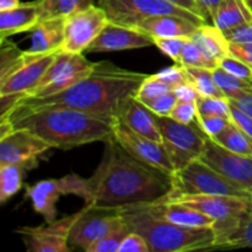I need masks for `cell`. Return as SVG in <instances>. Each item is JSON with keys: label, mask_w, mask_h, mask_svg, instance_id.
<instances>
[{"label": "cell", "mask_w": 252, "mask_h": 252, "mask_svg": "<svg viewBox=\"0 0 252 252\" xmlns=\"http://www.w3.org/2000/svg\"><path fill=\"white\" fill-rule=\"evenodd\" d=\"M94 175L86 179L85 206L123 208L164 198L172 189L167 175L126 152L111 137Z\"/></svg>", "instance_id": "1"}, {"label": "cell", "mask_w": 252, "mask_h": 252, "mask_svg": "<svg viewBox=\"0 0 252 252\" xmlns=\"http://www.w3.org/2000/svg\"><path fill=\"white\" fill-rule=\"evenodd\" d=\"M148 78V74L127 70L107 61L98 62L85 78L66 90L47 97H27L20 100L1 120L46 108H74L117 120L125 103Z\"/></svg>", "instance_id": "2"}, {"label": "cell", "mask_w": 252, "mask_h": 252, "mask_svg": "<svg viewBox=\"0 0 252 252\" xmlns=\"http://www.w3.org/2000/svg\"><path fill=\"white\" fill-rule=\"evenodd\" d=\"M6 121L12 129L22 128L38 135L52 148L68 150L112 137L116 120L74 108H46ZM1 122V121H0Z\"/></svg>", "instance_id": "3"}, {"label": "cell", "mask_w": 252, "mask_h": 252, "mask_svg": "<svg viewBox=\"0 0 252 252\" xmlns=\"http://www.w3.org/2000/svg\"><path fill=\"white\" fill-rule=\"evenodd\" d=\"M130 230L144 236L150 252L214 250L217 235L213 228H184L155 218L142 204L121 208Z\"/></svg>", "instance_id": "4"}, {"label": "cell", "mask_w": 252, "mask_h": 252, "mask_svg": "<svg viewBox=\"0 0 252 252\" xmlns=\"http://www.w3.org/2000/svg\"><path fill=\"white\" fill-rule=\"evenodd\" d=\"M172 189L169 194H216L252 199L250 192L239 189L211 166L196 159L171 175Z\"/></svg>", "instance_id": "5"}, {"label": "cell", "mask_w": 252, "mask_h": 252, "mask_svg": "<svg viewBox=\"0 0 252 252\" xmlns=\"http://www.w3.org/2000/svg\"><path fill=\"white\" fill-rule=\"evenodd\" d=\"M98 6L105 10L111 22L132 29L143 20L158 15H177L199 25L208 24L202 16L169 0H98Z\"/></svg>", "instance_id": "6"}, {"label": "cell", "mask_w": 252, "mask_h": 252, "mask_svg": "<svg viewBox=\"0 0 252 252\" xmlns=\"http://www.w3.org/2000/svg\"><path fill=\"white\" fill-rule=\"evenodd\" d=\"M158 125L162 137V144L169 153L175 170L186 166L199 159L208 137L198 123L185 125L170 116H158Z\"/></svg>", "instance_id": "7"}, {"label": "cell", "mask_w": 252, "mask_h": 252, "mask_svg": "<svg viewBox=\"0 0 252 252\" xmlns=\"http://www.w3.org/2000/svg\"><path fill=\"white\" fill-rule=\"evenodd\" d=\"M164 199L185 204L216 220L214 230L230 228L251 213L252 199L216 194H166Z\"/></svg>", "instance_id": "8"}, {"label": "cell", "mask_w": 252, "mask_h": 252, "mask_svg": "<svg viewBox=\"0 0 252 252\" xmlns=\"http://www.w3.org/2000/svg\"><path fill=\"white\" fill-rule=\"evenodd\" d=\"M96 64L86 59L83 54L59 52L36 90L27 97H47L62 93L85 78L95 69ZM22 100V98H21ZM19 102V101H17Z\"/></svg>", "instance_id": "9"}, {"label": "cell", "mask_w": 252, "mask_h": 252, "mask_svg": "<svg viewBox=\"0 0 252 252\" xmlns=\"http://www.w3.org/2000/svg\"><path fill=\"white\" fill-rule=\"evenodd\" d=\"M107 14L95 4L65 17L62 52L83 54L108 25Z\"/></svg>", "instance_id": "10"}, {"label": "cell", "mask_w": 252, "mask_h": 252, "mask_svg": "<svg viewBox=\"0 0 252 252\" xmlns=\"http://www.w3.org/2000/svg\"><path fill=\"white\" fill-rule=\"evenodd\" d=\"M125 221L121 208L84 206L80 217L69 234V245L86 250L91 244L117 229Z\"/></svg>", "instance_id": "11"}, {"label": "cell", "mask_w": 252, "mask_h": 252, "mask_svg": "<svg viewBox=\"0 0 252 252\" xmlns=\"http://www.w3.org/2000/svg\"><path fill=\"white\" fill-rule=\"evenodd\" d=\"M199 159L236 187L252 194V157L230 152L208 138Z\"/></svg>", "instance_id": "12"}, {"label": "cell", "mask_w": 252, "mask_h": 252, "mask_svg": "<svg viewBox=\"0 0 252 252\" xmlns=\"http://www.w3.org/2000/svg\"><path fill=\"white\" fill-rule=\"evenodd\" d=\"M81 214V209L71 216L39 226H22L16 233L21 236L29 252H69V234Z\"/></svg>", "instance_id": "13"}, {"label": "cell", "mask_w": 252, "mask_h": 252, "mask_svg": "<svg viewBox=\"0 0 252 252\" xmlns=\"http://www.w3.org/2000/svg\"><path fill=\"white\" fill-rule=\"evenodd\" d=\"M112 137L123 149L132 157L167 175L175 172V166L164 144L133 132L132 129L120 122L113 123Z\"/></svg>", "instance_id": "14"}, {"label": "cell", "mask_w": 252, "mask_h": 252, "mask_svg": "<svg viewBox=\"0 0 252 252\" xmlns=\"http://www.w3.org/2000/svg\"><path fill=\"white\" fill-rule=\"evenodd\" d=\"M51 145L34 133L17 128L0 138V164H17L26 170L37 166V159Z\"/></svg>", "instance_id": "15"}, {"label": "cell", "mask_w": 252, "mask_h": 252, "mask_svg": "<svg viewBox=\"0 0 252 252\" xmlns=\"http://www.w3.org/2000/svg\"><path fill=\"white\" fill-rule=\"evenodd\" d=\"M58 53L32 54L27 52L25 63L10 75L0 79V96H19L20 101L33 93Z\"/></svg>", "instance_id": "16"}, {"label": "cell", "mask_w": 252, "mask_h": 252, "mask_svg": "<svg viewBox=\"0 0 252 252\" xmlns=\"http://www.w3.org/2000/svg\"><path fill=\"white\" fill-rule=\"evenodd\" d=\"M78 189V175L70 174L62 179L42 180L26 187V198L31 201L34 212L43 217L46 223L57 218V203L62 196L74 194Z\"/></svg>", "instance_id": "17"}, {"label": "cell", "mask_w": 252, "mask_h": 252, "mask_svg": "<svg viewBox=\"0 0 252 252\" xmlns=\"http://www.w3.org/2000/svg\"><path fill=\"white\" fill-rule=\"evenodd\" d=\"M154 46V39L139 30L108 22L97 38L88 48V53L127 51Z\"/></svg>", "instance_id": "18"}, {"label": "cell", "mask_w": 252, "mask_h": 252, "mask_svg": "<svg viewBox=\"0 0 252 252\" xmlns=\"http://www.w3.org/2000/svg\"><path fill=\"white\" fill-rule=\"evenodd\" d=\"M142 206L155 218L184 228L202 229L214 228L216 225V220L202 212L185 204L166 201L164 198L152 203H143Z\"/></svg>", "instance_id": "19"}, {"label": "cell", "mask_w": 252, "mask_h": 252, "mask_svg": "<svg viewBox=\"0 0 252 252\" xmlns=\"http://www.w3.org/2000/svg\"><path fill=\"white\" fill-rule=\"evenodd\" d=\"M117 120L133 132L155 142L162 143L161 132L158 125V116L134 96L125 103L118 113Z\"/></svg>", "instance_id": "20"}, {"label": "cell", "mask_w": 252, "mask_h": 252, "mask_svg": "<svg viewBox=\"0 0 252 252\" xmlns=\"http://www.w3.org/2000/svg\"><path fill=\"white\" fill-rule=\"evenodd\" d=\"M201 26L197 22L177 15H158V16L148 17L143 20L135 30L144 32L145 34L155 38H172V37H181V38H191L198 27Z\"/></svg>", "instance_id": "21"}, {"label": "cell", "mask_w": 252, "mask_h": 252, "mask_svg": "<svg viewBox=\"0 0 252 252\" xmlns=\"http://www.w3.org/2000/svg\"><path fill=\"white\" fill-rule=\"evenodd\" d=\"M39 21V0L21 2L14 9L0 11V41H5L14 34L32 31Z\"/></svg>", "instance_id": "22"}, {"label": "cell", "mask_w": 252, "mask_h": 252, "mask_svg": "<svg viewBox=\"0 0 252 252\" xmlns=\"http://www.w3.org/2000/svg\"><path fill=\"white\" fill-rule=\"evenodd\" d=\"M65 19L41 20L31 31V47L27 49L32 54H51L62 52L64 43Z\"/></svg>", "instance_id": "23"}, {"label": "cell", "mask_w": 252, "mask_h": 252, "mask_svg": "<svg viewBox=\"0 0 252 252\" xmlns=\"http://www.w3.org/2000/svg\"><path fill=\"white\" fill-rule=\"evenodd\" d=\"M191 39L213 61L220 62L230 54V42L220 29L213 24H203L194 31Z\"/></svg>", "instance_id": "24"}, {"label": "cell", "mask_w": 252, "mask_h": 252, "mask_svg": "<svg viewBox=\"0 0 252 252\" xmlns=\"http://www.w3.org/2000/svg\"><path fill=\"white\" fill-rule=\"evenodd\" d=\"M251 21L252 12L244 0H221L212 24L221 31H228Z\"/></svg>", "instance_id": "25"}, {"label": "cell", "mask_w": 252, "mask_h": 252, "mask_svg": "<svg viewBox=\"0 0 252 252\" xmlns=\"http://www.w3.org/2000/svg\"><path fill=\"white\" fill-rule=\"evenodd\" d=\"M214 231L217 235V246L214 250L241 248L252 249V212L235 225Z\"/></svg>", "instance_id": "26"}, {"label": "cell", "mask_w": 252, "mask_h": 252, "mask_svg": "<svg viewBox=\"0 0 252 252\" xmlns=\"http://www.w3.org/2000/svg\"><path fill=\"white\" fill-rule=\"evenodd\" d=\"M211 139L230 152L252 157V138L233 122L229 123L225 129Z\"/></svg>", "instance_id": "27"}, {"label": "cell", "mask_w": 252, "mask_h": 252, "mask_svg": "<svg viewBox=\"0 0 252 252\" xmlns=\"http://www.w3.org/2000/svg\"><path fill=\"white\" fill-rule=\"evenodd\" d=\"M94 5V0H39L41 20L68 17Z\"/></svg>", "instance_id": "28"}, {"label": "cell", "mask_w": 252, "mask_h": 252, "mask_svg": "<svg viewBox=\"0 0 252 252\" xmlns=\"http://www.w3.org/2000/svg\"><path fill=\"white\" fill-rule=\"evenodd\" d=\"M25 171L21 165L0 164V203H6L21 189Z\"/></svg>", "instance_id": "29"}, {"label": "cell", "mask_w": 252, "mask_h": 252, "mask_svg": "<svg viewBox=\"0 0 252 252\" xmlns=\"http://www.w3.org/2000/svg\"><path fill=\"white\" fill-rule=\"evenodd\" d=\"M182 68L186 74L187 80L197 89L199 95L207 97H225L223 91L217 85L211 69L194 68V66H182Z\"/></svg>", "instance_id": "30"}, {"label": "cell", "mask_w": 252, "mask_h": 252, "mask_svg": "<svg viewBox=\"0 0 252 252\" xmlns=\"http://www.w3.org/2000/svg\"><path fill=\"white\" fill-rule=\"evenodd\" d=\"M182 66H194V68H204L213 70L219 66L218 62L209 58L191 38H189L185 43L182 53L180 56L179 63Z\"/></svg>", "instance_id": "31"}, {"label": "cell", "mask_w": 252, "mask_h": 252, "mask_svg": "<svg viewBox=\"0 0 252 252\" xmlns=\"http://www.w3.org/2000/svg\"><path fill=\"white\" fill-rule=\"evenodd\" d=\"M214 76V80H216L217 85L219 86L223 94L225 95V97L233 98L236 95H239L243 91L248 90V89L252 88V83L243 80V79H239L236 76H234L233 74L228 73L226 70H224L220 65L214 68L212 70Z\"/></svg>", "instance_id": "32"}, {"label": "cell", "mask_w": 252, "mask_h": 252, "mask_svg": "<svg viewBox=\"0 0 252 252\" xmlns=\"http://www.w3.org/2000/svg\"><path fill=\"white\" fill-rule=\"evenodd\" d=\"M0 79L10 75L12 71L16 70L20 65L25 63L27 59V52L20 51L16 44L6 43V39L1 41V56H0Z\"/></svg>", "instance_id": "33"}, {"label": "cell", "mask_w": 252, "mask_h": 252, "mask_svg": "<svg viewBox=\"0 0 252 252\" xmlns=\"http://www.w3.org/2000/svg\"><path fill=\"white\" fill-rule=\"evenodd\" d=\"M130 228L127 224V221H125V224H122L121 226H118L117 229L112 230L111 233L106 234L105 236H102L101 239H98L97 241H95L94 244H91L86 252H118L121 244H122L123 239L126 238L128 233H130Z\"/></svg>", "instance_id": "34"}, {"label": "cell", "mask_w": 252, "mask_h": 252, "mask_svg": "<svg viewBox=\"0 0 252 252\" xmlns=\"http://www.w3.org/2000/svg\"><path fill=\"white\" fill-rule=\"evenodd\" d=\"M196 103L198 116H220L230 118V100L228 97L199 96Z\"/></svg>", "instance_id": "35"}, {"label": "cell", "mask_w": 252, "mask_h": 252, "mask_svg": "<svg viewBox=\"0 0 252 252\" xmlns=\"http://www.w3.org/2000/svg\"><path fill=\"white\" fill-rule=\"evenodd\" d=\"M170 91H174V88L171 85L158 80L153 75H148V78L143 81L142 85L137 90L134 97L140 102H145V101H149L162 94L170 93Z\"/></svg>", "instance_id": "36"}, {"label": "cell", "mask_w": 252, "mask_h": 252, "mask_svg": "<svg viewBox=\"0 0 252 252\" xmlns=\"http://www.w3.org/2000/svg\"><path fill=\"white\" fill-rule=\"evenodd\" d=\"M219 65L226 70L228 73L233 74L234 76L239 79H243V80L252 83V66L250 64H248L246 62L241 61V59L236 58V57L226 56L223 61L220 62Z\"/></svg>", "instance_id": "37"}, {"label": "cell", "mask_w": 252, "mask_h": 252, "mask_svg": "<svg viewBox=\"0 0 252 252\" xmlns=\"http://www.w3.org/2000/svg\"><path fill=\"white\" fill-rule=\"evenodd\" d=\"M189 38H181V37H172V38H155L154 46L158 47L164 56L169 57L170 59L179 63L180 56L182 53L185 43Z\"/></svg>", "instance_id": "38"}, {"label": "cell", "mask_w": 252, "mask_h": 252, "mask_svg": "<svg viewBox=\"0 0 252 252\" xmlns=\"http://www.w3.org/2000/svg\"><path fill=\"white\" fill-rule=\"evenodd\" d=\"M170 117L174 118L177 122L185 125H192L197 122L198 118V110H197L196 101H177L174 110L170 113Z\"/></svg>", "instance_id": "39"}, {"label": "cell", "mask_w": 252, "mask_h": 252, "mask_svg": "<svg viewBox=\"0 0 252 252\" xmlns=\"http://www.w3.org/2000/svg\"><path fill=\"white\" fill-rule=\"evenodd\" d=\"M177 101H179V98L175 95L174 91H170V93L162 94V95L152 98L149 101H145L143 103L147 107H149L157 116H170Z\"/></svg>", "instance_id": "40"}, {"label": "cell", "mask_w": 252, "mask_h": 252, "mask_svg": "<svg viewBox=\"0 0 252 252\" xmlns=\"http://www.w3.org/2000/svg\"><path fill=\"white\" fill-rule=\"evenodd\" d=\"M230 122V118L220 117V116H198L197 118L199 128L206 133L208 138H214L218 135Z\"/></svg>", "instance_id": "41"}, {"label": "cell", "mask_w": 252, "mask_h": 252, "mask_svg": "<svg viewBox=\"0 0 252 252\" xmlns=\"http://www.w3.org/2000/svg\"><path fill=\"white\" fill-rule=\"evenodd\" d=\"M153 76H154L155 79H158V80L169 84L172 88L189 81L186 78V74H185L184 71V68L177 63L175 64V65L169 66V68L162 69L159 73L153 74Z\"/></svg>", "instance_id": "42"}, {"label": "cell", "mask_w": 252, "mask_h": 252, "mask_svg": "<svg viewBox=\"0 0 252 252\" xmlns=\"http://www.w3.org/2000/svg\"><path fill=\"white\" fill-rule=\"evenodd\" d=\"M118 252H150V248L144 236L137 231H130L123 239Z\"/></svg>", "instance_id": "43"}, {"label": "cell", "mask_w": 252, "mask_h": 252, "mask_svg": "<svg viewBox=\"0 0 252 252\" xmlns=\"http://www.w3.org/2000/svg\"><path fill=\"white\" fill-rule=\"evenodd\" d=\"M223 32L230 43H250L252 42V21Z\"/></svg>", "instance_id": "44"}, {"label": "cell", "mask_w": 252, "mask_h": 252, "mask_svg": "<svg viewBox=\"0 0 252 252\" xmlns=\"http://www.w3.org/2000/svg\"><path fill=\"white\" fill-rule=\"evenodd\" d=\"M230 121L252 138V117L230 102Z\"/></svg>", "instance_id": "45"}, {"label": "cell", "mask_w": 252, "mask_h": 252, "mask_svg": "<svg viewBox=\"0 0 252 252\" xmlns=\"http://www.w3.org/2000/svg\"><path fill=\"white\" fill-rule=\"evenodd\" d=\"M229 100H230V102L234 106H236L243 112H245L246 115L252 117V88L243 91L239 95H236L235 97L229 98Z\"/></svg>", "instance_id": "46"}, {"label": "cell", "mask_w": 252, "mask_h": 252, "mask_svg": "<svg viewBox=\"0 0 252 252\" xmlns=\"http://www.w3.org/2000/svg\"><path fill=\"white\" fill-rule=\"evenodd\" d=\"M229 52L231 56L246 62L252 66V42L250 43H230Z\"/></svg>", "instance_id": "47"}, {"label": "cell", "mask_w": 252, "mask_h": 252, "mask_svg": "<svg viewBox=\"0 0 252 252\" xmlns=\"http://www.w3.org/2000/svg\"><path fill=\"white\" fill-rule=\"evenodd\" d=\"M174 93L180 101H197L199 96H201L198 91H197V89L189 81L175 86Z\"/></svg>", "instance_id": "48"}, {"label": "cell", "mask_w": 252, "mask_h": 252, "mask_svg": "<svg viewBox=\"0 0 252 252\" xmlns=\"http://www.w3.org/2000/svg\"><path fill=\"white\" fill-rule=\"evenodd\" d=\"M196 1L206 21L208 24L209 21L212 22L213 17L216 16V12L218 10V6L221 2V0H196Z\"/></svg>", "instance_id": "49"}, {"label": "cell", "mask_w": 252, "mask_h": 252, "mask_svg": "<svg viewBox=\"0 0 252 252\" xmlns=\"http://www.w3.org/2000/svg\"><path fill=\"white\" fill-rule=\"evenodd\" d=\"M169 1L174 2V4L179 5V6L184 7V9H186V10H189V11L194 12V14H197V15H199V16L203 17V15H202L201 10H199V6H198V4H197L196 0H169Z\"/></svg>", "instance_id": "50"}, {"label": "cell", "mask_w": 252, "mask_h": 252, "mask_svg": "<svg viewBox=\"0 0 252 252\" xmlns=\"http://www.w3.org/2000/svg\"><path fill=\"white\" fill-rule=\"evenodd\" d=\"M21 4L20 0H0V11H6Z\"/></svg>", "instance_id": "51"}, {"label": "cell", "mask_w": 252, "mask_h": 252, "mask_svg": "<svg viewBox=\"0 0 252 252\" xmlns=\"http://www.w3.org/2000/svg\"><path fill=\"white\" fill-rule=\"evenodd\" d=\"M245 1V4L248 5V7L250 9V11L252 12V0H244Z\"/></svg>", "instance_id": "52"}, {"label": "cell", "mask_w": 252, "mask_h": 252, "mask_svg": "<svg viewBox=\"0 0 252 252\" xmlns=\"http://www.w3.org/2000/svg\"><path fill=\"white\" fill-rule=\"evenodd\" d=\"M251 209H252V204H251Z\"/></svg>", "instance_id": "53"}]
</instances>
